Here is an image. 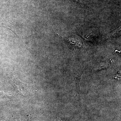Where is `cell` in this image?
I'll use <instances>...</instances> for the list:
<instances>
[{"mask_svg":"<svg viewBox=\"0 0 121 121\" xmlns=\"http://www.w3.org/2000/svg\"><path fill=\"white\" fill-rule=\"evenodd\" d=\"M82 72V71L78 70L74 72L73 73V76L75 83L77 95L78 94H80V82Z\"/></svg>","mask_w":121,"mask_h":121,"instance_id":"cell-1","label":"cell"},{"mask_svg":"<svg viewBox=\"0 0 121 121\" xmlns=\"http://www.w3.org/2000/svg\"><path fill=\"white\" fill-rule=\"evenodd\" d=\"M0 27L5 28L8 29H9V30L12 31L13 33H15L16 35L17 36V37L21 39L18 35L17 34L16 31H15V29L13 27V26L12 25V22L11 21H8L7 22H4V23H1L0 24Z\"/></svg>","mask_w":121,"mask_h":121,"instance_id":"cell-2","label":"cell"},{"mask_svg":"<svg viewBox=\"0 0 121 121\" xmlns=\"http://www.w3.org/2000/svg\"><path fill=\"white\" fill-rule=\"evenodd\" d=\"M11 95H12L10 92L0 90V97H6Z\"/></svg>","mask_w":121,"mask_h":121,"instance_id":"cell-3","label":"cell"},{"mask_svg":"<svg viewBox=\"0 0 121 121\" xmlns=\"http://www.w3.org/2000/svg\"><path fill=\"white\" fill-rule=\"evenodd\" d=\"M73 2L76 3H79L80 2V0H71Z\"/></svg>","mask_w":121,"mask_h":121,"instance_id":"cell-4","label":"cell"}]
</instances>
